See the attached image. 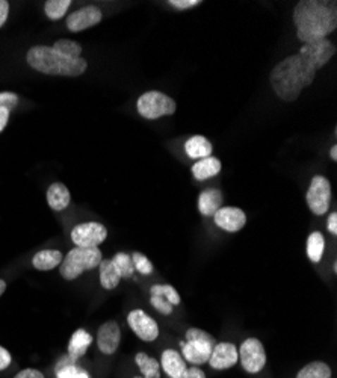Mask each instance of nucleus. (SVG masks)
I'll list each match as a JSON object with an SVG mask.
<instances>
[{
  "mask_svg": "<svg viewBox=\"0 0 337 378\" xmlns=\"http://www.w3.org/2000/svg\"><path fill=\"white\" fill-rule=\"evenodd\" d=\"M135 363L138 366L142 378H161L159 362L145 353H138L135 355Z\"/></svg>",
  "mask_w": 337,
  "mask_h": 378,
  "instance_id": "obj_24",
  "label": "nucleus"
},
{
  "mask_svg": "<svg viewBox=\"0 0 337 378\" xmlns=\"http://www.w3.org/2000/svg\"><path fill=\"white\" fill-rule=\"evenodd\" d=\"M150 295L164 297L168 303L173 304V306H178V304L182 303L180 295H178V292L171 285H154L150 289Z\"/></svg>",
  "mask_w": 337,
  "mask_h": 378,
  "instance_id": "obj_29",
  "label": "nucleus"
},
{
  "mask_svg": "<svg viewBox=\"0 0 337 378\" xmlns=\"http://www.w3.org/2000/svg\"><path fill=\"white\" fill-rule=\"evenodd\" d=\"M130 330L144 342H153L159 336V325L141 309H133L128 315Z\"/></svg>",
  "mask_w": 337,
  "mask_h": 378,
  "instance_id": "obj_10",
  "label": "nucleus"
},
{
  "mask_svg": "<svg viewBox=\"0 0 337 378\" xmlns=\"http://www.w3.org/2000/svg\"><path fill=\"white\" fill-rule=\"evenodd\" d=\"M223 207V194L218 189H206L198 197V211L203 217H214Z\"/></svg>",
  "mask_w": 337,
  "mask_h": 378,
  "instance_id": "obj_21",
  "label": "nucleus"
},
{
  "mask_svg": "<svg viewBox=\"0 0 337 378\" xmlns=\"http://www.w3.org/2000/svg\"><path fill=\"white\" fill-rule=\"evenodd\" d=\"M130 257H132L135 269L138 271L140 274H142V276H152L153 274L154 267H153V264L150 262V259L147 257L145 255L140 253V251H135V253Z\"/></svg>",
  "mask_w": 337,
  "mask_h": 378,
  "instance_id": "obj_31",
  "label": "nucleus"
},
{
  "mask_svg": "<svg viewBox=\"0 0 337 378\" xmlns=\"http://www.w3.org/2000/svg\"><path fill=\"white\" fill-rule=\"evenodd\" d=\"M5 291H6V281L4 279H0V297L4 295Z\"/></svg>",
  "mask_w": 337,
  "mask_h": 378,
  "instance_id": "obj_43",
  "label": "nucleus"
},
{
  "mask_svg": "<svg viewBox=\"0 0 337 378\" xmlns=\"http://www.w3.org/2000/svg\"><path fill=\"white\" fill-rule=\"evenodd\" d=\"M186 341H210V342H216L212 334L202 330V329H188Z\"/></svg>",
  "mask_w": 337,
  "mask_h": 378,
  "instance_id": "obj_34",
  "label": "nucleus"
},
{
  "mask_svg": "<svg viewBox=\"0 0 337 378\" xmlns=\"http://www.w3.org/2000/svg\"><path fill=\"white\" fill-rule=\"evenodd\" d=\"M136 109L142 118L157 120L173 115L177 109L176 102L161 91H147L138 99Z\"/></svg>",
  "mask_w": 337,
  "mask_h": 378,
  "instance_id": "obj_5",
  "label": "nucleus"
},
{
  "mask_svg": "<svg viewBox=\"0 0 337 378\" xmlns=\"http://www.w3.org/2000/svg\"><path fill=\"white\" fill-rule=\"evenodd\" d=\"M330 156H331V159L333 161H337V147L333 145L331 147V150H330Z\"/></svg>",
  "mask_w": 337,
  "mask_h": 378,
  "instance_id": "obj_44",
  "label": "nucleus"
},
{
  "mask_svg": "<svg viewBox=\"0 0 337 378\" xmlns=\"http://www.w3.org/2000/svg\"><path fill=\"white\" fill-rule=\"evenodd\" d=\"M214 219L219 228H223L230 233L239 232V230L244 228L247 224L245 212L235 206H226L218 209L216 214L214 215Z\"/></svg>",
  "mask_w": 337,
  "mask_h": 378,
  "instance_id": "obj_13",
  "label": "nucleus"
},
{
  "mask_svg": "<svg viewBox=\"0 0 337 378\" xmlns=\"http://www.w3.org/2000/svg\"><path fill=\"white\" fill-rule=\"evenodd\" d=\"M47 205L50 206L51 211L61 212L68 207L71 202V195L68 188L64 183H51L47 189Z\"/></svg>",
  "mask_w": 337,
  "mask_h": 378,
  "instance_id": "obj_17",
  "label": "nucleus"
},
{
  "mask_svg": "<svg viewBox=\"0 0 337 378\" xmlns=\"http://www.w3.org/2000/svg\"><path fill=\"white\" fill-rule=\"evenodd\" d=\"M238 357L242 367H244L248 374H259L266 365L265 346L256 338H248L240 343Z\"/></svg>",
  "mask_w": 337,
  "mask_h": 378,
  "instance_id": "obj_6",
  "label": "nucleus"
},
{
  "mask_svg": "<svg viewBox=\"0 0 337 378\" xmlns=\"http://www.w3.org/2000/svg\"><path fill=\"white\" fill-rule=\"evenodd\" d=\"M295 378H331V367L324 362H312L301 367Z\"/></svg>",
  "mask_w": 337,
  "mask_h": 378,
  "instance_id": "obj_26",
  "label": "nucleus"
},
{
  "mask_svg": "<svg viewBox=\"0 0 337 378\" xmlns=\"http://www.w3.org/2000/svg\"><path fill=\"white\" fill-rule=\"evenodd\" d=\"M99 277L102 288L106 291H112L117 288L123 279L118 267L115 265V262L112 259L102 260V264L99 265Z\"/></svg>",
  "mask_w": 337,
  "mask_h": 378,
  "instance_id": "obj_19",
  "label": "nucleus"
},
{
  "mask_svg": "<svg viewBox=\"0 0 337 378\" xmlns=\"http://www.w3.org/2000/svg\"><path fill=\"white\" fill-rule=\"evenodd\" d=\"M9 109L4 108V106H0V132H4L5 128H6V124L9 121Z\"/></svg>",
  "mask_w": 337,
  "mask_h": 378,
  "instance_id": "obj_42",
  "label": "nucleus"
},
{
  "mask_svg": "<svg viewBox=\"0 0 337 378\" xmlns=\"http://www.w3.org/2000/svg\"><path fill=\"white\" fill-rule=\"evenodd\" d=\"M298 55L307 62L312 68L318 71L324 66L329 64V61L336 55V46L331 41H329V38L312 41V43L302 44Z\"/></svg>",
  "mask_w": 337,
  "mask_h": 378,
  "instance_id": "obj_8",
  "label": "nucleus"
},
{
  "mask_svg": "<svg viewBox=\"0 0 337 378\" xmlns=\"http://www.w3.org/2000/svg\"><path fill=\"white\" fill-rule=\"evenodd\" d=\"M150 304L157 312L162 313V315H171L173 310H174L173 304H170L164 297H159V295H152L150 297Z\"/></svg>",
  "mask_w": 337,
  "mask_h": 378,
  "instance_id": "obj_33",
  "label": "nucleus"
},
{
  "mask_svg": "<svg viewBox=\"0 0 337 378\" xmlns=\"http://www.w3.org/2000/svg\"><path fill=\"white\" fill-rule=\"evenodd\" d=\"M11 362H13L11 354H9V351L6 348H4L2 345H0V372L5 371L6 367L11 365Z\"/></svg>",
  "mask_w": 337,
  "mask_h": 378,
  "instance_id": "obj_37",
  "label": "nucleus"
},
{
  "mask_svg": "<svg viewBox=\"0 0 337 378\" xmlns=\"http://www.w3.org/2000/svg\"><path fill=\"white\" fill-rule=\"evenodd\" d=\"M121 342V329L118 322L108 321L100 325L97 331V346L104 355L117 353Z\"/></svg>",
  "mask_w": 337,
  "mask_h": 378,
  "instance_id": "obj_14",
  "label": "nucleus"
},
{
  "mask_svg": "<svg viewBox=\"0 0 337 378\" xmlns=\"http://www.w3.org/2000/svg\"><path fill=\"white\" fill-rule=\"evenodd\" d=\"M170 5L176 9H180V11H183V9H191V8L202 5V0H170Z\"/></svg>",
  "mask_w": 337,
  "mask_h": 378,
  "instance_id": "obj_36",
  "label": "nucleus"
},
{
  "mask_svg": "<svg viewBox=\"0 0 337 378\" xmlns=\"http://www.w3.org/2000/svg\"><path fill=\"white\" fill-rule=\"evenodd\" d=\"M91 343H92V336L87 330H83V329L76 330L71 334L70 342H68V348H67L68 357L73 360L80 359V357L87 354Z\"/></svg>",
  "mask_w": 337,
  "mask_h": 378,
  "instance_id": "obj_18",
  "label": "nucleus"
},
{
  "mask_svg": "<svg viewBox=\"0 0 337 378\" xmlns=\"http://www.w3.org/2000/svg\"><path fill=\"white\" fill-rule=\"evenodd\" d=\"M182 378H206V374L200 370V367L192 366V367H188Z\"/></svg>",
  "mask_w": 337,
  "mask_h": 378,
  "instance_id": "obj_39",
  "label": "nucleus"
},
{
  "mask_svg": "<svg viewBox=\"0 0 337 378\" xmlns=\"http://www.w3.org/2000/svg\"><path fill=\"white\" fill-rule=\"evenodd\" d=\"M56 378H90V374L76 365H67L64 367H59Z\"/></svg>",
  "mask_w": 337,
  "mask_h": 378,
  "instance_id": "obj_32",
  "label": "nucleus"
},
{
  "mask_svg": "<svg viewBox=\"0 0 337 378\" xmlns=\"http://www.w3.org/2000/svg\"><path fill=\"white\" fill-rule=\"evenodd\" d=\"M161 370L171 378H182L188 370L183 355L176 350H165L161 355Z\"/></svg>",
  "mask_w": 337,
  "mask_h": 378,
  "instance_id": "obj_16",
  "label": "nucleus"
},
{
  "mask_svg": "<svg viewBox=\"0 0 337 378\" xmlns=\"http://www.w3.org/2000/svg\"><path fill=\"white\" fill-rule=\"evenodd\" d=\"M17 103H18V97H17V94L14 92H0V106H4L6 109H14L17 106Z\"/></svg>",
  "mask_w": 337,
  "mask_h": 378,
  "instance_id": "obj_35",
  "label": "nucleus"
},
{
  "mask_svg": "<svg viewBox=\"0 0 337 378\" xmlns=\"http://www.w3.org/2000/svg\"><path fill=\"white\" fill-rule=\"evenodd\" d=\"M221 168H223V165H221V161L218 159V157L209 156V157H204V159H200L198 162H195L191 170H192V176L197 178V181H207V178L219 174Z\"/></svg>",
  "mask_w": 337,
  "mask_h": 378,
  "instance_id": "obj_22",
  "label": "nucleus"
},
{
  "mask_svg": "<svg viewBox=\"0 0 337 378\" xmlns=\"http://www.w3.org/2000/svg\"><path fill=\"white\" fill-rule=\"evenodd\" d=\"M62 259L59 250H41L32 257V265L38 271H51L61 265Z\"/></svg>",
  "mask_w": 337,
  "mask_h": 378,
  "instance_id": "obj_23",
  "label": "nucleus"
},
{
  "mask_svg": "<svg viewBox=\"0 0 337 378\" xmlns=\"http://www.w3.org/2000/svg\"><path fill=\"white\" fill-rule=\"evenodd\" d=\"M185 152L191 159H204V157L212 156L214 147L206 136L194 135L185 142Z\"/></svg>",
  "mask_w": 337,
  "mask_h": 378,
  "instance_id": "obj_20",
  "label": "nucleus"
},
{
  "mask_svg": "<svg viewBox=\"0 0 337 378\" xmlns=\"http://www.w3.org/2000/svg\"><path fill=\"white\" fill-rule=\"evenodd\" d=\"M293 23L304 44L325 39L337 26V5L325 0H302L293 9Z\"/></svg>",
  "mask_w": 337,
  "mask_h": 378,
  "instance_id": "obj_1",
  "label": "nucleus"
},
{
  "mask_svg": "<svg viewBox=\"0 0 337 378\" xmlns=\"http://www.w3.org/2000/svg\"><path fill=\"white\" fill-rule=\"evenodd\" d=\"M106 238L108 228L97 221L80 223L71 230V240L76 247H99Z\"/></svg>",
  "mask_w": 337,
  "mask_h": 378,
  "instance_id": "obj_9",
  "label": "nucleus"
},
{
  "mask_svg": "<svg viewBox=\"0 0 337 378\" xmlns=\"http://www.w3.org/2000/svg\"><path fill=\"white\" fill-rule=\"evenodd\" d=\"M14 378H46V377L41 371L34 370V367H26V370L20 371Z\"/></svg>",
  "mask_w": 337,
  "mask_h": 378,
  "instance_id": "obj_38",
  "label": "nucleus"
},
{
  "mask_svg": "<svg viewBox=\"0 0 337 378\" xmlns=\"http://www.w3.org/2000/svg\"><path fill=\"white\" fill-rule=\"evenodd\" d=\"M103 260L99 247H75L62 259L59 274L66 280H76L83 272L97 268Z\"/></svg>",
  "mask_w": 337,
  "mask_h": 378,
  "instance_id": "obj_4",
  "label": "nucleus"
},
{
  "mask_svg": "<svg viewBox=\"0 0 337 378\" xmlns=\"http://www.w3.org/2000/svg\"><path fill=\"white\" fill-rule=\"evenodd\" d=\"M305 200H307L310 211L314 215L321 217L329 212L331 203V185L329 178H325L324 176H314L312 178L307 195H305Z\"/></svg>",
  "mask_w": 337,
  "mask_h": 378,
  "instance_id": "obj_7",
  "label": "nucleus"
},
{
  "mask_svg": "<svg viewBox=\"0 0 337 378\" xmlns=\"http://www.w3.org/2000/svg\"><path fill=\"white\" fill-rule=\"evenodd\" d=\"M239 362L238 348L231 342H216L209 357V365L215 371H226Z\"/></svg>",
  "mask_w": 337,
  "mask_h": 378,
  "instance_id": "obj_11",
  "label": "nucleus"
},
{
  "mask_svg": "<svg viewBox=\"0 0 337 378\" xmlns=\"http://www.w3.org/2000/svg\"><path fill=\"white\" fill-rule=\"evenodd\" d=\"M103 14L97 6H83L67 17V28L71 32H82L102 22Z\"/></svg>",
  "mask_w": 337,
  "mask_h": 378,
  "instance_id": "obj_12",
  "label": "nucleus"
},
{
  "mask_svg": "<svg viewBox=\"0 0 337 378\" xmlns=\"http://www.w3.org/2000/svg\"><path fill=\"white\" fill-rule=\"evenodd\" d=\"M112 260L115 262V265L118 267L120 272L123 279H130L133 274H135V267H133V262H132V257L129 255L125 253H117Z\"/></svg>",
  "mask_w": 337,
  "mask_h": 378,
  "instance_id": "obj_30",
  "label": "nucleus"
},
{
  "mask_svg": "<svg viewBox=\"0 0 337 378\" xmlns=\"http://www.w3.org/2000/svg\"><path fill=\"white\" fill-rule=\"evenodd\" d=\"M51 49L56 50L59 55L66 56L68 59L82 58V46L73 39H58L56 43L51 46Z\"/></svg>",
  "mask_w": 337,
  "mask_h": 378,
  "instance_id": "obj_27",
  "label": "nucleus"
},
{
  "mask_svg": "<svg viewBox=\"0 0 337 378\" xmlns=\"http://www.w3.org/2000/svg\"><path fill=\"white\" fill-rule=\"evenodd\" d=\"M326 228H329V232L331 235H337V214L331 212L329 215V221H326Z\"/></svg>",
  "mask_w": 337,
  "mask_h": 378,
  "instance_id": "obj_41",
  "label": "nucleus"
},
{
  "mask_svg": "<svg viewBox=\"0 0 337 378\" xmlns=\"http://www.w3.org/2000/svg\"><path fill=\"white\" fill-rule=\"evenodd\" d=\"M325 251V239L321 232L310 233L307 239V256L313 264H319Z\"/></svg>",
  "mask_w": 337,
  "mask_h": 378,
  "instance_id": "obj_25",
  "label": "nucleus"
},
{
  "mask_svg": "<svg viewBox=\"0 0 337 378\" xmlns=\"http://www.w3.org/2000/svg\"><path fill=\"white\" fill-rule=\"evenodd\" d=\"M71 5V0H49L44 5L46 16L50 20H59L64 17Z\"/></svg>",
  "mask_w": 337,
  "mask_h": 378,
  "instance_id": "obj_28",
  "label": "nucleus"
},
{
  "mask_svg": "<svg viewBox=\"0 0 337 378\" xmlns=\"http://www.w3.org/2000/svg\"><path fill=\"white\" fill-rule=\"evenodd\" d=\"M316 78V70L312 68L298 54L283 59L271 71V85L274 92L283 102H295L305 87H309Z\"/></svg>",
  "mask_w": 337,
  "mask_h": 378,
  "instance_id": "obj_2",
  "label": "nucleus"
},
{
  "mask_svg": "<svg viewBox=\"0 0 337 378\" xmlns=\"http://www.w3.org/2000/svg\"><path fill=\"white\" fill-rule=\"evenodd\" d=\"M182 355L183 359L189 363H192L194 366L204 365L209 362L210 353H212L214 346L216 342L210 341H186L185 343L182 342Z\"/></svg>",
  "mask_w": 337,
  "mask_h": 378,
  "instance_id": "obj_15",
  "label": "nucleus"
},
{
  "mask_svg": "<svg viewBox=\"0 0 337 378\" xmlns=\"http://www.w3.org/2000/svg\"><path fill=\"white\" fill-rule=\"evenodd\" d=\"M26 62L35 71L51 76L76 78L83 75L88 68V62L83 58L68 59L49 46H35L29 49L26 54Z\"/></svg>",
  "mask_w": 337,
  "mask_h": 378,
  "instance_id": "obj_3",
  "label": "nucleus"
},
{
  "mask_svg": "<svg viewBox=\"0 0 337 378\" xmlns=\"http://www.w3.org/2000/svg\"><path fill=\"white\" fill-rule=\"evenodd\" d=\"M133 378H142V377H133Z\"/></svg>",
  "mask_w": 337,
  "mask_h": 378,
  "instance_id": "obj_45",
  "label": "nucleus"
},
{
  "mask_svg": "<svg viewBox=\"0 0 337 378\" xmlns=\"http://www.w3.org/2000/svg\"><path fill=\"white\" fill-rule=\"evenodd\" d=\"M8 14H9V4L6 0H0V28L6 23Z\"/></svg>",
  "mask_w": 337,
  "mask_h": 378,
  "instance_id": "obj_40",
  "label": "nucleus"
}]
</instances>
